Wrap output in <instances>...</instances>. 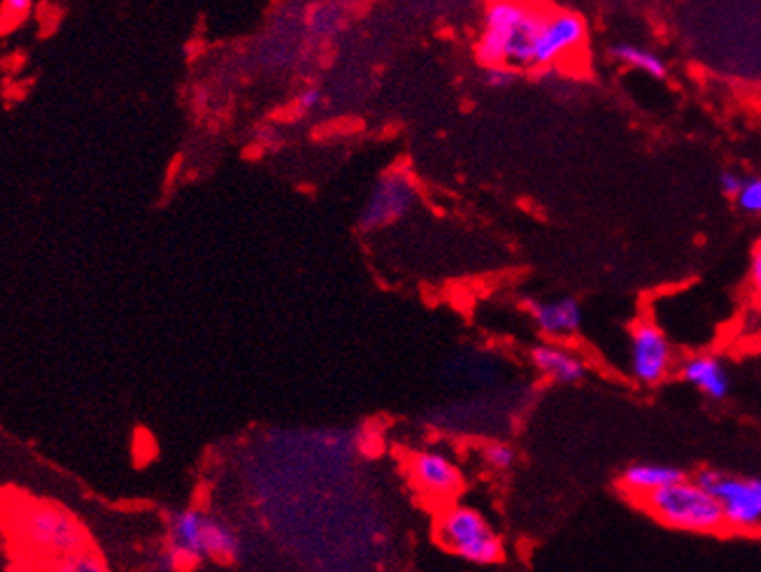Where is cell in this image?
Masks as SVG:
<instances>
[{
	"label": "cell",
	"instance_id": "obj_1",
	"mask_svg": "<svg viewBox=\"0 0 761 572\" xmlns=\"http://www.w3.org/2000/svg\"><path fill=\"white\" fill-rule=\"evenodd\" d=\"M549 10L538 5L508 3L499 0L485 10L482 31L475 45V56L491 66H508L512 70L534 68V43Z\"/></svg>",
	"mask_w": 761,
	"mask_h": 572
},
{
	"label": "cell",
	"instance_id": "obj_2",
	"mask_svg": "<svg viewBox=\"0 0 761 572\" xmlns=\"http://www.w3.org/2000/svg\"><path fill=\"white\" fill-rule=\"evenodd\" d=\"M14 533L29 551L56 561L87 549V530L72 514L54 503H26L14 514Z\"/></svg>",
	"mask_w": 761,
	"mask_h": 572
},
{
	"label": "cell",
	"instance_id": "obj_3",
	"mask_svg": "<svg viewBox=\"0 0 761 572\" xmlns=\"http://www.w3.org/2000/svg\"><path fill=\"white\" fill-rule=\"evenodd\" d=\"M640 503L657 522L675 530L719 533L727 528L725 512H722L717 499L696 480H682L659 489Z\"/></svg>",
	"mask_w": 761,
	"mask_h": 572
},
{
	"label": "cell",
	"instance_id": "obj_4",
	"mask_svg": "<svg viewBox=\"0 0 761 572\" xmlns=\"http://www.w3.org/2000/svg\"><path fill=\"white\" fill-rule=\"evenodd\" d=\"M435 540L454 557L475 565H493L503 561L506 545L485 514L470 505L450 503L435 519Z\"/></svg>",
	"mask_w": 761,
	"mask_h": 572
},
{
	"label": "cell",
	"instance_id": "obj_5",
	"mask_svg": "<svg viewBox=\"0 0 761 572\" xmlns=\"http://www.w3.org/2000/svg\"><path fill=\"white\" fill-rule=\"evenodd\" d=\"M696 482L715 495L722 512H725L727 528L743 533L761 530V491L757 480L725 474L719 470H701Z\"/></svg>",
	"mask_w": 761,
	"mask_h": 572
},
{
	"label": "cell",
	"instance_id": "obj_6",
	"mask_svg": "<svg viewBox=\"0 0 761 572\" xmlns=\"http://www.w3.org/2000/svg\"><path fill=\"white\" fill-rule=\"evenodd\" d=\"M417 203V186L406 168H391L375 182L366 205L361 207L359 228L375 231L404 219Z\"/></svg>",
	"mask_w": 761,
	"mask_h": 572
},
{
	"label": "cell",
	"instance_id": "obj_7",
	"mask_svg": "<svg viewBox=\"0 0 761 572\" xmlns=\"http://www.w3.org/2000/svg\"><path fill=\"white\" fill-rule=\"evenodd\" d=\"M587 41V22L570 10H549L534 43V68H552Z\"/></svg>",
	"mask_w": 761,
	"mask_h": 572
},
{
	"label": "cell",
	"instance_id": "obj_8",
	"mask_svg": "<svg viewBox=\"0 0 761 572\" xmlns=\"http://www.w3.org/2000/svg\"><path fill=\"white\" fill-rule=\"evenodd\" d=\"M629 358L632 375L640 385L655 387L666 379L673 366L671 342L652 321H638L632 329Z\"/></svg>",
	"mask_w": 761,
	"mask_h": 572
},
{
	"label": "cell",
	"instance_id": "obj_9",
	"mask_svg": "<svg viewBox=\"0 0 761 572\" xmlns=\"http://www.w3.org/2000/svg\"><path fill=\"white\" fill-rule=\"evenodd\" d=\"M207 522L211 514L198 507H186L170 514L166 530L168 559L175 568L189 570L207 559Z\"/></svg>",
	"mask_w": 761,
	"mask_h": 572
},
{
	"label": "cell",
	"instance_id": "obj_10",
	"mask_svg": "<svg viewBox=\"0 0 761 572\" xmlns=\"http://www.w3.org/2000/svg\"><path fill=\"white\" fill-rule=\"evenodd\" d=\"M410 480L422 495L435 503H450L464 487L459 466L435 449H422L410 456Z\"/></svg>",
	"mask_w": 761,
	"mask_h": 572
},
{
	"label": "cell",
	"instance_id": "obj_11",
	"mask_svg": "<svg viewBox=\"0 0 761 572\" xmlns=\"http://www.w3.org/2000/svg\"><path fill=\"white\" fill-rule=\"evenodd\" d=\"M522 308L534 319L538 331L547 338H570L582 327V305L578 302V298H524Z\"/></svg>",
	"mask_w": 761,
	"mask_h": 572
},
{
	"label": "cell",
	"instance_id": "obj_12",
	"mask_svg": "<svg viewBox=\"0 0 761 572\" xmlns=\"http://www.w3.org/2000/svg\"><path fill=\"white\" fill-rule=\"evenodd\" d=\"M680 377L711 400H725L731 391L727 366L713 354H694L682 361Z\"/></svg>",
	"mask_w": 761,
	"mask_h": 572
},
{
	"label": "cell",
	"instance_id": "obj_13",
	"mask_svg": "<svg viewBox=\"0 0 761 572\" xmlns=\"http://www.w3.org/2000/svg\"><path fill=\"white\" fill-rule=\"evenodd\" d=\"M531 364L543 377L557 381V385H576L587 375V364L580 354L561 345H552V342H543L531 350Z\"/></svg>",
	"mask_w": 761,
	"mask_h": 572
},
{
	"label": "cell",
	"instance_id": "obj_14",
	"mask_svg": "<svg viewBox=\"0 0 761 572\" xmlns=\"http://www.w3.org/2000/svg\"><path fill=\"white\" fill-rule=\"evenodd\" d=\"M682 480H688V477H684V472L675 466L634 464L622 472L620 487L629 495H634V499L643 501V499H648L650 493L671 487V484H678Z\"/></svg>",
	"mask_w": 761,
	"mask_h": 572
},
{
	"label": "cell",
	"instance_id": "obj_15",
	"mask_svg": "<svg viewBox=\"0 0 761 572\" xmlns=\"http://www.w3.org/2000/svg\"><path fill=\"white\" fill-rule=\"evenodd\" d=\"M611 56L620 64L632 66L640 72H648L650 78H657V80H663L666 75H669V66H666V61L652 49H645L632 43H617L611 47Z\"/></svg>",
	"mask_w": 761,
	"mask_h": 572
},
{
	"label": "cell",
	"instance_id": "obj_16",
	"mask_svg": "<svg viewBox=\"0 0 761 572\" xmlns=\"http://www.w3.org/2000/svg\"><path fill=\"white\" fill-rule=\"evenodd\" d=\"M240 557L238 533L217 517L207 522V559L219 563H234Z\"/></svg>",
	"mask_w": 761,
	"mask_h": 572
},
{
	"label": "cell",
	"instance_id": "obj_17",
	"mask_svg": "<svg viewBox=\"0 0 761 572\" xmlns=\"http://www.w3.org/2000/svg\"><path fill=\"white\" fill-rule=\"evenodd\" d=\"M37 572H110V570L99 551L87 547L82 551H75V554L70 557L45 561L41 568H37Z\"/></svg>",
	"mask_w": 761,
	"mask_h": 572
},
{
	"label": "cell",
	"instance_id": "obj_18",
	"mask_svg": "<svg viewBox=\"0 0 761 572\" xmlns=\"http://www.w3.org/2000/svg\"><path fill=\"white\" fill-rule=\"evenodd\" d=\"M482 459L491 470H510L518 461V451L508 443H491L482 449Z\"/></svg>",
	"mask_w": 761,
	"mask_h": 572
},
{
	"label": "cell",
	"instance_id": "obj_19",
	"mask_svg": "<svg viewBox=\"0 0 761 572\" xmlns=\"http://www.w3.org/2000/svg\"><path fill=\"white\" fill-rule=\"evenodd\" d=\"M736 205L746 215H761V178H748L743 191H740Z\"/></svg>",
	"mask_w": 761,
	"mask_h": 572
},
{
	"label": "cell",
	"instance_id": "obj_20",
	"mask_svg": "<svg viewBox=\"0 0 761 572\" xmlns=\"http://www.w3.org/2000/svg\"><path fill=\"white\" fill-rule=\"evenodd\" d=\"M515 82H518V70H512L508 66L485 68V84L489 89H510Z\"/></svg>",
	"mask_w": 761,
	"mask_h": 572
},
{
	"label": "cell",
	"instance_id": "obj_21",
	"mask_svg": "<svg viewBox=\"0 0 761 572\" xmlns=\"http://www.w3.org/2000/svg\"><path fill=\"white\" fill-rule=\"evenodd\" d=\"M748 178H743L740 173H734V170H727V173H722L719 175V188H722V194L729 196V198H738L740 191H743Z\"/></svg>",
	"mask_w": 761,
	"mask_h": 572
},
{
	"label": "cell",
	"instance_id": "obj_22",
	"mask_svg": "<svg viewBox=\"0 0 761 572\" xmlns=\"http://www.w3.org/2000/svg\"><path fill=\"white\" fill-rule=\"evenodd\" d=\"M319 103H321V89L315 84L303 89L296 99V105L300 112H313L315 107H319Z\"/></svg>",
	"mask_w": 761,
	"mask_h": 572
},
{
	"label": "cell",
	"instance_id": "obj_23",
	"mask_svg": "<svg viewBox=\"0 0 761 572\" xmlns=\"http://www.w3.org/2000/svg\"><path fill=\"white\" fill-rule=\"evenodd\" d=\"M750 282L754 294L761 298V244L754 247L752 252V261H750Z\"/></svg>",
	"mask_w": 761,
	"mask_h": 572
},
{
	"label": "cell",
	"instance_id": "obj_24",
	"mask_svg": "<svg viewBox=\"0 0 761 572\" xmlns=\"http://www.w3.org/2000/svg\"><path fill=\"white\" fill-rule=\"evenodd\" d=\"M3 8H5V12L26 14V12H29V8H31V3H29V0H5Z\"/></svg>",
	"mask_w": 761,
	"mask_h": 572
},
{
	"label": "cell",
	"instance_id": "obj_25",
	"mask_svg": "<svg viewBox=\"0 0 761 572\" xmlns=\"http://www.w3.org/2000/svg\"><path fill=\"white\" fill-rule=\"evenodd\" d=\"M757 487H759V491H761V480H757Z\"/></svg>",
	"mask_w": 761,
	"mask_h": 572
}]
</instances>
